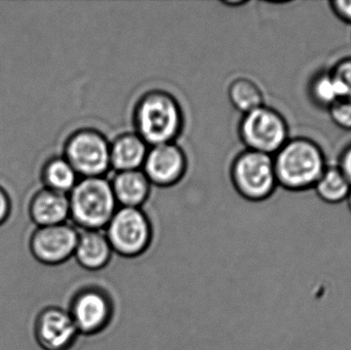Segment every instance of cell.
<instances>
[{
	"label": "cell",
	"instance_id": "30bf717a",
	"mask_svg": "<svg viewBox=\"0 0 351 350\" xmlns=\"http://www.w3.org/2000/svg\"><path fill=\"white\" fill-rule=\"evenodd\" d=\"M143 166L144 174L150 183L170 186L183 176L186 158L174 143L160 144L148 150Z\"/></svg>",
	"mask_w": 351,
	"mask_h": 350
},
{
	"label": "cell",
	"instance_id": "5b68a950",
	"mask_svg": "<svg viewBox=\"0 0 351 350\" xmlns=\"http://www.w3.org/2000/svg\"><path fill=\"white\" fill-rule=\"evenodd\" d=\"M232 179L237 190L245 199L262 201L271 195L278 182L274 158L268 154L247 150L233 164Z\"/></svg>",
	"mask_w": 351,
	"mask_h": 350
},
{
	"label": "cell",
	"instance_id": "44dd1931",
	"mask_svg": "<svg viewBox=\"0 0 351 350\" xmlns=\"http://www.w3.org/2000/svg\"><path fill=\"white\" fill-rule=\"evenodd\" d=\"M331 116L339 127L351 129V100L343 99L331 105Z\"/></svg>",
	"mask_w": 351,
	"mask_h": 350
},
{
	"label": "cell",
	"instance_id": "603a6c76",
	"mask_svg": "<svg viewBox=\"0 0 351 350\" xmlns=\"http://www.w3.org/2000/svg\"><path fill=\"white\" fill-rule=\"evenodd\" d=\"M334 8L341 18L351 22V1L350 0H339L334 2Z\"/></svg>",
	"mask_w": 351,
	"mask_h": 350
},
{
	"label": "cell",
	"instance_id": "9a60e30c",
	"mask_svg": "<svg viewBox=\"0 0 351 350\" xmlns=\"http://www.w3.org/2000/svg\"><path fill=\"white\" fill-rule=\"evenodd\" d=\"M147 152V144L138 134H125L110 145V164L117 172L139 170Z\"/></svg>",
	"mask_w": 351,
	"mask_h": 350
},
{
	"label": "cell",
	"instance_id": "8992f818",
	"mask_svg": "<svg viewBox=\"0 0 351 350\" xmlns=\"http://www.w3.org/2000/svg\"><path fill=\"white\" fill-rule=\"evenodd\" d=\"M65 160L84 178L101 177L110 164V145L96 131L77 132L66 144Z\"/></svg>",
	"mask_w": 351,
	"mask_h": 350
},
{
	"label": "cell",
	"instance_id": "9c48e42d",
	"mask_svg": "<svg viewBox=\"0 0 351 350\" xmlns=\"http://www.w3.org/2000/svg\"><path fill=\"white\" fill-rule=\"evenodd\" d=\"M70 316L82 334H92L102 330L112 314V305L106 292L100 288H84L74 297Z\"/></svg>",
	"mask_w": 351,
	"mask_h": 350
},
{
	"label": "cell",
	"instance_id": "e0dca14e",
	"mask_svg": "<svg viewBox=\"0 0 351 350\" xmlns=\"http://www.w3.org/2000/svg\"><path fill=\"white\" fill-rule=\"evenodd\" d=\"M317 195L328 203H339L348 199L351 186L340 168L325 170L315 184Z\"/></svg>",
	"mask_w": 351,
	"mask_h": 350
},
{
	"label": "cell",
	"instance_id": "8fae6325",
	"mask_svg": "<svg viewBox=\"0 0 351 350\" xmlns=\"http://www.w3.org/2000/svg\"><path fill=\"white\" fill-rule=\"evenodd\" d=\"M35 332L39 345L45 350H67L80 333L70 312L59 308L41 312Z\"/></svg>",
	"mask_w": 351,
	"mask_h": 350
},
{
	"label": "cell",
	"instance_id": "6da1fadb",
	"mask_svg": "<svg viewBox=\"0 0 351 350\" xmlns=\"http://www.w3.org/2000/svg\"><path fill=\"white\" fill-rule=\"evenodd\" d=\"M69 203L70 217L82 230H104L117 210L110 182L101 177L76 183Z\"/></svg>",
	"mask_w": 351,
	"mask_h": 350
},
{
	"label": "cell",
	"instance_id": "52a82bcc",
	"mask_svg": "<svg viewBox=\"0 0 351 350\" xmlns=\"http://www.w3.org/2000/svg\"><path fill=\"white\" fill-rule=\"evenodd\" d=\"M241 135L249 150L271 155L287 142V125L272 109L261 106L243 117Z\"/></svg>",
	"mask_w": 351,
	"mask_h": 350
},
{
	"label": "cell",
	"instance_id": "cb8c5ba5",
	"mask_svg": "<svg viewBox=\"0 0 351 350\" xmlns=\"http://www.w3.org/2000/svg\"><path fill=\"white\" fill-rule=\"evenodd\" d=\"M342 174L346 177L351 186V147L346 150L344 155L342 156L341 168Z\"/></svg>",
	"mask_w": 351,
	"mask_h": 350
},
{
	"label": "cell",
	"instance_id": "d4e9b609",
	"mask_svg": "<svg viewBox=\"0 0 351 350\" xmlns=\"http://www.w3.org/2000/svg\"><path fill=\"white\" fill-rule=\"evenodd\" d=\"M348 205H350V208L351 210V190H350V195H348Z\"/></svg>",
	"mask_w": 351,
	"mask_h": 350
},
{
	"label": "cell",
	"instance_id": "7c38bea8",
	"mask_svg": "<svg viewBox=\"0 0 351 350\" xmlns=\"http://www.w3.org/2000/svg\"><path fill=\"white\" fill-rule=\"evenodd\" d=\"M28 215L37 227L66 223L70 216L69 197L65 193L43 189L31 199Z\"/></svg>",
	"mask_w": 351,
	"mask_h": 350
},
{
	"label": "cell",
	"instance_id": "ffe728a7",
	"mask_svg": "<svg viewBox=\"0 0 351 350\" xmlns=\"http://www.w3.org/2000/svg\"><path fill=\"white\" fill-rule=\"evenodd\" d=\"M331 75L337 82L341 100H351V59L338 64Z\"/></svg>",
	"mask_w": 351,
	"mask_h": 350
},
{
	"label": "cell",
	"instance_id": "7402d4cb",
	"mask_svg": "<svg viewBox=\"0 0 351 350\" xmlns=\"http://www.w3.org/2000/svg\"><path fill=\"white\" fill-rule=\"evenodd\" d=\"M12 213V207H10V199L5 191L0 187V226L8 221Z\"/></svg>",
	"mask_w": 351,
	"mask_h": 350
},
{
	"label": "cell",
	"instance_id": "ba28073f",
	"mask_svg": "<svg viewBox=\"0 0 351 350\" xmlns=\"http://www.w3.org/2000/svg\"><path fill=\"white\" fill-rule=\"evenodd\" d=\"M78 236V228L67 222L37 227L31 236V252L43 264H62L74 256Z\"/></svg>",
	"mask_w": 351,
	"mask_h": 350
},
{
	"label": "cell",
	"instance_id": "4fadbf2b",
	"mask_svg": "<svg viewBox=\"0 0 351 350\" xmlns=\"http://www.w3.org/2000/svg\"><path fill=\"white\" fill-rule=\"evenodd\" d=\"M80 230L74 257L84 268L97 271L109 262L113 250L105 230Z\"/></svg>",
	"mask_w": 351,
	"mask_h": 350
},
{
	"label": "cell",
	"instance_id": "2e32d148",
	"mask_svg": "<svg viewBox=\"0 0 351 350\" xmlns=\"http://www.w3.org/2000/svg\"><path fill=\"white\" fill-rule=\"evenodd\" d=\"M43 179L47 188L66 195L77 183V173L65 158H53L45 166Z\"/></svg>",
	"mask_w": 351,
	"mask_h": 350
},
{
	"label": "cell",
	"instance_id": "5bb4252c",
	"mask_svg": "<svg viewBox=\"0 0 351 350\" xmlns=\"http://www.w3.org/2000/svg\"><path fill=\"white\" fill-rule=\"evenodd\" d=\"M117 203L125 208H140L147 201L150 182L139 170L117 172L110 183Z\"/></svg>",
	"mask_w": 351,
	"mask_h": 350
},
{
	"label": "cell",
	"instance_id": "d6986e66",
	"mask_svg": "<svg viewBox=\"0 0 351 350\" xmlns=\"http://www.w3.org/2000/svg\"><path fill=\"white\" fill-rule=\"evenodd\" d=\"M315 98L323 104L331 106L337 101L341 100L339 88L337 82L331 74L322 75L315 80L313 86Z\"/></svg>",
	"mask_w": 351,
	"mask_h": 350
},
{
	"label": "cell",
	"instance_id": "3957f363",
	"mask_svg": "<svg viewBox=\"0 0 351 350\" xmlns=\"http://www.w3.org/2000/svg\"><path fill=\"white\" fill-rule=\"evenodd\" d=\"M138 135L152 146L172 143L179 134L182 115L170 95L154 92L141 99L136 110Z\"/></svg>",
	"mask_w": 351,
	"mask_h": 350
},
{
	"label": "cell",
	"instance_id": "7a4b0ae2",
	"mask_svg": "<svg viewBox=\"0 0 351 350\" xmlns=\"http://www.w3.org/2000/svg\"><path fill=\"white\" fill-rule=\"evenodd\" d=\"M274 162L276 180L290 189L315 186L325 172L321 149L308 140L286 142Z\"/></svg>",
	"mask_w": 351,
	"mask_h": 350
},
{
	"label": "cell",
	"instance_id": "277c9868",
	"mask_svg": "<svg viewBox=\"0 0 351 350\" xmlns=\"http://www.w3.org/2000/svg\"><path fill=\"white\" fill-rule=\"evenodd\" d=\"M104 230L111 248L121 256L142 254L152 240V223L140 208H119Z\"/></svg>",
	"mask_w": 351,
	"mask_h": 350
},
{
	"label": "cell",
	"instance_id": "ac0fdd59",
	"mask_svg": "<svg viewBox=\"0 0 351 350\" xmlns=\"http://www.w3.org/2000/svg\"><path fill=\"white\" fill-rule=\"evenodd\" d=\"M229 96L234 107L245 114L263 106L261 90L255 82L245 78L235 80L231 84Z\"/></svg>",
	"mask_w": 351,
	"mask_h": 350
}]
</instances>
